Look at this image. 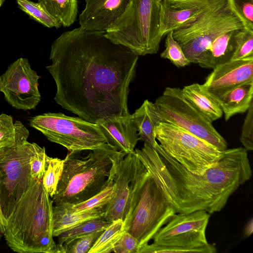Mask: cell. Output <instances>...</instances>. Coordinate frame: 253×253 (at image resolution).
<instances>
[{
	"instance_id": "cell-22",
	"label": "cell",
	"mask_w": 253,
	"mask_h": 253,
	"mask_svg": "<svg viewBox=\"0 0 253 253\" xmlns=\"http://www.w3.org/2000/svg\"><path fill=\"white\" fill-rule=\"evenodd\" d=\"M29 131L23 124L5 114L0 115V150L11 147L27 140Z\"/></svg>"
},
{
	"instance_id": "cell-8",
	"label": "cell",
	"mask_w": 253,
	"mask_h": 253,
	"mask_svg": "<svg viewBox=\"0 0 253 253\" xmlns=\"http://www.w3.org/2000/svg\"><path fill=\"white\" fill-rule=\"evenodd\" d=\"M210 217L203 210L176 213L154 236L153 243L140 248L138 253H215L216 248L206 235Z\"/></svg>"
},
{
	"instance_id": "cell-21",
	"label": "cell",
	"mask_w": 253,
	"mask_h": 253,
	"mask_svg": "<svg viewBox=\"0 0 253 253\" xmlns=\"http://www.w3.org/2000/svg\"><path fill=\"white\" fill-rule=\"evenodd\" d=\"M105 209H96L84 211H75L60 205L53 206V237L95 218L102 217Z\"/></svg>"
},
{
	"instance_id": "cell-35",
	"label": "cell",
	"mask_w": 253,
	"mask_h": 253,
	"mask_svg": "<svg viewBox=\"0 0 253 253\" xmlns=\"http://www.w3.org/2000/svg\"><path fill=\"white\" fill-rule=\"evenodd\" d=\"M243 16L253 23V2L249 0H235Z\"/></svg>"
},
{
	"instance_id": "cell-1",
	"label": "cell",
	"mask_w": 253,
	"mask_h": 253,
	"mask_svg": "<svg viewBox=\"0 0 253 253\" xmlns=\"http://www.w3.org/2000/svg\"><path fill=\"white\" fill-rule=\"evenodd\" d=\"M49 59L54 99L63 108L95 124L130 115L127 98L138 56L105 32L81 27L66 31L52 43Z\"/></svg>"
},
{
	"instance_id": "cell-14",
	"label": "cell",
	"mask_w": 253,
	"mask_h": 253,
	"mask_svg": "<svg viewBox=\"0 0 253 253\" xmlns=\"http://www.w3.org/2000/svg\"><path fill=\"white\" fill-rule=\"evenodd\" d=\"M143 164L135 152L126 154L117 164L113 197L102 216L106 220L125 218L129 207L131 196Z\"/></svg>"
},
{
	"instance_id": "cell-4",
	"label": "cell",
	"mask_w": 253,
	"mask_h": 253,
	"mask_svg": "<svg viewBox=\"0 0 253 253\" xmlns=\"http://www.w3.org/2000/svg\"><path fill=\"white\" fill-rule=\"evenodd\" d=\"M248 28H253V23L243 16L235 0H213L196 18L173 30V37L189 61L197 64L210 47L233 42Z\"/></svg>"
},
{
	"instance_id": "cell-28",
	"label": "cell",
	"mask_w": 253,
	"mask_h": 253,
	"mask_svg": "<svg viewBox=\"0 0 253 253\" xmlns=\"http://www.w3.org/2000/svg\"><path fill=\"white\" fill-rule=\"evenodd\" d=\"M64 163V159L48 157L47 167L42 178V184L50 198L54 196L56 191L63 171Z\"/></svg>"
},
{
	"instance_id": "cell-20",
	"label": "cell",
	"mask_w": 253,
	"mask_h": 253,
	"mask_svg": "<svg viewBox=\"0 0 253 253\" xmlns=\"http://www.w3.org/2000/svg\"><path fill=\"white\" fill-rule=\"evenodd\" d=\"M185 97L211 123L222 117L223 112L219 102L203 84L194 83L182 89Z\"/></svg>"
},
{
	"instance_id": "cell-5",
	"label": "cell",
	"mask_w": 253,
	"mask_h": 253,
	"mask_svg": "<svg viewBox=\"0 0 253 253\" xmlns=\"http://www.w3.org/2000/svg\"><path fill=\"white\" fill-rule=\"evenodd\" d=\"M68 153L53 203L77 204L104 189L114 179L117 163L126 155L110 144L83 156Z\"/></svg>"
},
{
	"instance_id": "cell-10",
	"label": "cell",
	"mask_w": 253,
	"mask_h": 253,
	"mask_svg": "<svg viewBox=\"0 0 253 253\" xmlns=\"http://www.w3.org/2000/svg\"><path fill=\"white\" fill-rule=\"evenodd\" d=\"M162 148L190 172L203 174L215 165L223 152L205 140L170 123L161 122L155 128Z\"/></svg>"
},
{
	"instance_id": "cell-15",
	"label": "cell",
	"mask_w": 253,
	"mask_h": 253,
	"mask_svg": "<svg viewBox=\"0 0 253 253\" xmlns=\"http://www.w3.org/2000/svg\"><path fill=\"white\" fill-rule=\"evenodd\" d=\"M253 80V57L230 60L213 69L203 84L217 100L228 91Z\"/></svg>"
},
{
	"instance_id": "cell-41",
	"label": "cell",
	"mask_w": 253,
	"mask_h": 253,
	"mask_svg": "<svg viewBox=\"0 0 253 253\" xmlns=\"http://www.w3.org/2000/svg\"></svg>"
},
{
	"instance_id": "cell-31",
	"label": "cell",
	"mask_w": 253,
	"mask_h": 253,
	"mask_svg": "<svg viewBox=\"0 0 253 253\" xmlns=\"http://www.w3.org/2000/svg\"><path fill=\"white\" fill-rule=\"evenodd\" d=\"M104 230H101L76 238L64 245L60 253H88Z\"/></svg>"
},
{
	"instance_id": "cell-29",
	"label": "cell",
	"mask_w": 253,
	"mask_h": 253,
	"mask_svg": "<svg viewBox=\"0 0 253 253\" xmlns=\"http://www.w3.org/2000/svg\"><path fill=\"white\" fill-rule=\"evenodd\" d=\"M165 49L161 53L162 58L169 60L178 68L189 65L191 63L186 58L179 43L173 37V31L166 36Z\"/></svg>"
},
{
	"instance_id": "cell-7",
	"label": "cell",
	"mask_w": 253,
	"mask_h": 253,
	"mask_svg": "<svg viewBox=\"0 0 253 253\" xmlns=\"http://www.w3.org/2000/svg\"><path fill=\"white\" fill-rule=\"evenodd\" d=\"M162 0H130L126 10L105 36L137 56L156 53L163 38L160 32Z\"/></svg>"
},
{
	"instance_id": "cell-27",
	"label": "cell",
	"mask_w": 253,
	"mask_h": 253,
	"mask_svg": "<svg viewBox=\"0 0 253 253\" xmlns=\"http://www.w3.org/2000/svg\"><path fill=\"white\" fill-rule=\"evenodd\" d=\"M16 1L21 10L42 25L47 28L56 29L62 26L40 2H35L30 0H16Z\"/></svg>"
},
{
	"instance_id": "cell-18",
	"label": "cell",
	"mask_w": 253,
	"mask_h": 253,
	"mask_svg": "<svg viewBox=\"0 0 253 253\" xmlns=\"http://www.w3.org/2000/svg\"><path fill=\"white\" fill-rule=\"evenodd\" d=\"M130 118L140 140L155 149L159 144L156 138L155 128L162 120L154 103L144 100L141 106L130 114Z\"/></svg>"
},
{
	"instance_id": "cell-34",
	"label": "cell",
	"mask_w": 253,
	"mask_h": 253,
	"mask_svg": "<svg viewBox=\"0 0 253 253\" xmlns=\"http://www.w3.org/2000/svg\"><path fill=\"white\" fill-rule=\"evenodd\" d=\"M139 243L131 234L124 232L115 245L113 252L116 253H138Z\"/></svg>"
},
{
	"instance_id": "cell-39",
	"label": "cell",
	"mask_w": 253,
	"mask_h": 253,
	"mask_svg": "<svg viewBox=\"0 0 253 253\" xmlns=\"http://www.w3.org/2000/svg\"><path fill=\"white\" fill-rule=\"evenodd\" d=\"M250 0V1H251L252 2H253V0Z\"/></svg>"
},
{
	"instance_id": "cell-25",
	"label": "cell",
	"mask_w": 253,
	"mask_h": 253,
	"mask_svg": "<svg viewBox=\"0 0 253 253\" xmlns=\"http://www.w3.org/2000/svg\"><path fill=\"white\" fill-rule=\"evenodd\" d=\"M123 219L114 220L100 235L88 253H110L124 233Z\"/></svg>"
},
{
	"instance_id": "cell-12",
	"label": "cell",
	"mask_w": 253,
	"mask_h": 253,
	"mask_svg": "<svg viewBox=\"0 0 253 253\" xmlns=\"http://www.w3.org/2000/svg\"><path fill=\"white\" fill-rule=\"evenodd\" d=\"M37 146L26 140L3 149L0 153V195L6 219L30 184V160Z\"/></svg>"
},
{
	"instance_id": "cell-19",
	"label": "cell",
	"mask_w": 253,
	"mask_h": 253,
	"mask_svg": "<svg viewBox=\"0 0 253 253\" xmlns=\"http://www.w3.org/2000/svg\"><path fill=\"white\" fill-rule=\"evenodd\" d=\"M253 80L241 84L226 92L219 99L225 121L246 112L253 103Z\"/></svg>"
},
{
	"instance_id": "cell-2",
	"label": "cell",
	"mask_w": 253,
	"mask_h": 253,
	"mask_svg": "<svg viewBox=\"0 0 253 253\" xmlns=\"http://www.w3.org/2000/svg\"><path fill=\"white\" fill-rule=\"evenodd\" d=\"M247 151L227 149L217 162L203 174L188 170L159 145L144 143L134 152L176 213L203 210L220 211L230 196L252 175Z\"/></svg>"
},
{
	"instance_id": "cell-40",
	"label": "cell",
	"mask_w": 253,
	"mask_h": 253,
	"mask_svg": "<svg viewBox=\"0 0 253 253\" xmlns=\"http://www.w3.org/2000/svg\"><path fill=\"white\" fill-rule=\"evenodd\" d=\"M2 149L0 150V152L1 151V150H2Z\"/></svg>"
},
{
	"instance_id": "cell-24",
	"label": "cell",
	"mask_w": 253,
	"mask_h": 253,
	"mask_svg": "<svg viewBox=\"0 0 253 253\" xmlns=\"http://www.w3.org/2000/svg\"><path fill=\"white\" fill-rule=\"evenodd\" d=\"M112 222L106 220L102 216L95 218L61 233L57 236V245L59 253H60L61 249L64 245L82 236L105 230Z\"/></svg>"
},
{
	"instance_id": "cell-23",
	"label": "cell",
	"mask_w": 253,
	"mask_h": 253,
	"mask_svg": "<svg viewBox=\"0 0 253 253\" xmlns=\"http://www.w3.org/2000/svg\"><path fill=\"white\" fill-rule=\"evenodd\" d=\"M38 2L63 27L70 26L76 20L78 0H38Z\"/></svg>"
},
{
	"instance_id": "cell-6",
	"label": "cell",
	"mask_w": 253,
	"mask_h": 253,
	"mask_svg": "<svg viewBox=\"0 0 253 253\" xmlns=\"http://www.w3.org/2000/svg\"><path fill=\"white\" fill-rule=\"evenodd\" d=\"M176 213L143 165L123 220L125 232L137 240L139 249L148 244Z\"/></svg>"
},
{
	"instance_id": "cell-3",
	"label": "cell",
	"mask_w": 253,
	"mask_h": 253,
	"mask_svg": "<svg viewBox=\"0 0 253 253\" xmlns=\"http://www.w3.org/2000/svg\"><path fill=\"white\" fill-rule=\"evenodd\" d=\"M53 206L42 179L32 177L6 219L3 235L8 247L19 253H59L52 234Z\"/></svg>"
},
{
	"instance_id": "cell-11",
	"label": "cell",
	"mask_w": 253,
	"mask_h": 253,
	"mask_svg": "<svg viewBox=\"0 0 253 253\" xmlns=\"http://www.w3.org/2000/svg\"><path fill=\"white\" fill-rule=\"evenodd\" d=\"M162 122L172 124L205 140L217 149H227L225 139L185 97L179 87H167L155 103Z\"/></svg>"
},
{
	"instance_id": "cell-9",
	"label": "cell",
	"mask_w": 253,
	"mask_h": 253,
	"mask_svg": "<svg viewBox=\"0 0 253 253\" xmlns=\"http://www.w3.org/2000/svg\"><path fill=\"white\" fill-rule=\"evenodd\" d=\"M30 126L69 153L93 150L109 144L98 126L80 117L46 113L31 117Z\"/></svg>"
},
{
	"instance_id": "cell-26",
	"label": "cell",
	"mask_w": 253,
	"mask_h": 253,
	"mask_svg": "<svg viewBox=\"0 0 253 253\" xmlns=\"http://www.w3.org/2000/svg\"><path fill=\"white\" fill-rule=\"evenodd\" d=\"M114 179L97 194L89 199L77 204H55L75 211H84L96 209L105 208L111 202L115 191Z\"/></svg>"
},
{
	"instance_id": "cell-33",
	"label": "cell",
	"mask_w": 253,
	"mask_h": 253,
	"mask_svg": "<svg viewBox=\"0 0 253 253\" xmlns=\"http://www.w3.org/2000/svg\"><path fill=\"white\" fill-rule=\"evenodd\" d=\"M244 120L240 140L247 151L253 150V103L251 105Z\"/></svg>"
},
{
	"instance_id": "cell-37",
	"label": "cell",
	"mask_w": 253,
	"mask_h": 253,
	"mask_svg": "<svg viewBox=\"0 0 253 253\" xmlns=\"http://www.w3.org/2000/svg\"><path fill=\"white\" fill-rule=\"evenodd\" d=\"M253 231V221L252 218L247 223L245 228V235L246 237L250 236Z\"/></svg>"
},
{
	"instance_id": "cell-17",
	"label": "cell",
	"mask_w": 253,
	"mask_h": 253,
	"mask_svg": "<svg viewBox=\"0 0 253 253\" xmlns=\"http://www.w3.org/2000/svg\"><path fill=\"white\" fill-rule=\"evenodd\" d=\"M105 137L107 143L125 155L134 152L140 140L130 114L126 117L107 119L96 123Z\"/></svg>"
},
{
	"instance_id": "cell-36",
	"label": "cell",
	"mask_w": 253,
	"mask_h": 253,
	"mask_svg": "<svg viewBox=\"0 0 253 253\" xmlns=\"http://www.w3.org/2000/svg\"><path fill=\"white\" fill-rule=\"evenodd\" d=\"M7 224V220L4 217L1 208V199L0 195V234H4Z\"/></svg>"
},
{
	"instance_id": "cell-13",
	"label": "cell",
	"mask_w": 253,
	"mask_h": 253,
	"mask_svg": "<svg viewBox=\"0 0 253 253\" xmlns=\"http://www.w3.org/2000/svg\"><path fill=\"white\" fill-rule=\"evenodd\" d=\"M40 78L31 68L28 60L20 57L0 76V91L6 101L15 109H34L41 98L38 87Z\"/></svg>"
},
{
	"instance_id": "cell-16",
	"label": "cell",
	"mask_w": 253,
	"mask_h": 253,
	"mask_svg": "<svg viewBox=\"0 0 253 253\" xmlns=\"http://www.w3.org/2000/svg\"><path fill=\"white\" fill-rule=\"evenodd\" d=\"M130 0H85L79 15L80 27L88 31L105 32L123 14Z\"/></svg>"
},
{
	"instance_id": "cell-30",
	"label": "cell",
	"mask_w": 253,
	"mask_h": 253,
	"mask_svg": "<svg viewBox=\"0 0 253 253\" xmlns=\"http://www.w3.org/2000/svg\"><path fill=\"white\" fill-rule=\"evenodd\" d=\"M249 57H253V28L243 29L237 35L231 60Z\"/></svg>"
},
{
	"instance_id": "cell-38",
	"label": "cell",
	"mask_w": 253,
	"mask_h": 253,
	"mask_svg": "<svg viewBox=\"0 0 253 253\" xmlns=\"http://www.w3.org/2000/svg\"><path fill=\"white\" fill-rule=\"evenodd\" d=\"M4 2V0H0V7L2 6Z\"/></svg>"
},
{
	"instance_id": "cell-32",
	"label": "cell",
	"mask_w": 253,
	"mask_h": 253,
	"mask_svg": "<svg viewBox=\"0 0 253 253\" xmlns=\"http://www.w3.org/2000/svg\"><path fill=\"white\" fill-rule=\"evenodd\" d=\"M48 157L44 147L38 145L30 160V174L32 178L42 179L47 167Z\"/></svg>"
}]
</instances>
